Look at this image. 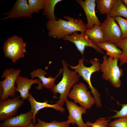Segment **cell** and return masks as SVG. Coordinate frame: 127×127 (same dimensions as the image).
<instances>
[{
  "instance_id": "obj_31",
  "label": "cell",
  "mask_w": 127,
  "mask_h": 127,
  "mask_svg": "<svg viewBox=\"0 0 127 127\" xmlns=\"http://www.w3.org/2000/svg\"><path fill=\"white\" fill-rule=\"evenodd\" d=\"M124 4L127 7V0H122Z\"/></svg>"
},
{
  "instance_id": "obj_24",
  "label": "cell",
  "mask_w": 127,
  "mask_h": 127,
  "mask_svg": "<svg viewBox=\"0 0 127 127\" xmlns=\"http://www.w3.org/2000/svg\"><path fill=\"white\" fill-rule=\"evenodd\" d=\"M115 44L119 49H122L123 52L119 59L120 65L127 63V38L120 40Z\"/></svg>"
},
{
  "instance_id": "obj_22",
  "label": "cell",
  "mask_w": 127,
  "mask_h": 127,
  "mask_svg": "<svg viewBox=\"0 0 127 127\" xmlns=\"http://www.w3.org/2000/svg\"><path fill=\"white\" fill-rule=\"evenodd\" d=\"M117 0H96L97 8L99 14H108Z\"/></svg>"
},
{
  "instance_id": "obj_7",
  "label": "cell",
  "mask_w": 127,
  "mask_h": 127,
  "mask_svg": "<svg viewBox=\"0 0 127 127\" xmlns=\"http://www.w3.org/2000/svg\"><path fill=\"white\" fill-rule=\"evenodd\" d=\"M91 93L88 91L86 85L79 82L73 86L68 97L74 100L75 103H78L86 110L89 109L95 104V99Z\"/></svg>"
},
{
  "instance_id": "obj_9",
  "label": "cell",
  "mask_w": 127,
  "mask_h": 127,
  "mask_svg": "<svg viewBox=\"0 0 127 127\" xmlns=\"http://www.w3.org/2000/svg\"><path fill=\"white\" fill-rule=\"evenodd\" d=\"M65 41H68L73 43L77 50L81 54L83 55L86 48L90 47L94 49L98 53L103 54V49L97 45L96 43L90 39L84 33L78 34L74 32L65 36L63 39Z\"/></svg>"
},
{
  "instance_id": "obj_20",
  "label": "cell",
  "mask_w": 127,
  "mask_h": 127,
  "mask_svg": "<svg viewBox=\"0 0 127 127\" xmlns=\"http://www.w3.org/2000/svg\"><path fill=\"white\" fill-rule=\"evenodd\" d=\"M108 14L112 17H123L127 19V7L122 0H117Z\"/></svg>"
},
{
  "instance_id": "obj_4",
  "label": "cell",
  "mask_w": 127,
  "mask_h": 127,
  "mask_svg": "<svg viewBox=\"0 0 127 127\" xmlns=\"http://www.w3.org/2000/svg\"><path fill=\"white\" fill-rule=\"evenodd\" d=\"M119 60L110 57H108L105 55L100 67L103 79L109 81L111 85L116 88H119L121 85L120 78L123 74V69L118 65Z\"/></svg>"
},
{
  "instance_id": "obj_25",
  "label": "cell",
  "mask_w": 127,
  "mask_h": 127,
  "mask_svg": "<svg viewBox=\"0 0 127 127\" xmlns=\"http://www.w3.org/2000/svg\"><path fill=\"white\" fill-rule=\"evenodd\" d=\"M45 1V0H29L28 3L31 13H39L40 10L44 9Z\"/></svg>"
},
{
  "instance_id": "obj_18",
  "label": "cell",
  "mask_w": 127,
  "mask_h": 127,
  "mask_svg": "<svg viewBox=\"0 0 127 127\" xmlns=\"http://www.w3.org/2000/svg\"><path fill=\"white\" fill-rule=\"evenodd\" d=\"M96 43L99 47L106 51L107 56L112 58L119 59L120 56L123 53V51L118 48L115 44L113 43L106 42H99Z\"/></svg>"
},
{
  "instance_id": "obj_8",
  "label": "cell",
  "mask_w": 127,
  "mask_h": 127,
  "mask_svg": "<svg viewBox=\"0 0 127 127\" xmlns=\"http://www.w3.org/2000/svg\"><path fill=\"white\" fill-rule=\"evenodd\" d=\"M100 26L104 33L105 42L115 44L121 39V30L114 17L107 15Z\"/></svg>"
},
{
  "instance_id": "obj_6",
  "label": "cell",
  "mask_w": 127,
  "mask_h": 127,
  "mask_svg": "<svg viewBox=\"0 0 127 127\" xmlns=\"http://www.w3.org/2000/svg\"><path fill=\"white\" fill-rule=\"evenodd\" d=\"M20 69L7 68L3 73L1 78L4 79L0 82V100H6L9 97H14L16 87L15 85L16 79L21 72Z\"/></svg>"
},
{
  "instance_id": "obj_2",
  "label": "cell",
  "mask_w": 127,
  "mask_h": 127,
  "mask_svg": "<svg viewBox=\"0 0 127 127\" xmlns=\"http://www.w3.org/2000/svg\"><path fill=\"white\" fill-rule=\"evenodd\" d=\"M63 66V76L61 80L52 89H50L53 94L59 93V100L56 102L63 107L66 100L71 88L77 83L79 76L75 71H71L68 68L69 64L64 60L62 61Z\"/></svg>"
},
{
  "instance_id": "obj_32",
  "label": "cell",
  "mask_w": 127,
  "mask_h": 127,
  "mask_svg": "<svg viewBox=\"0 0 127 127\" xmlns=\"http://www.w3.org/2000/svg\"><path fill=\"white\" fill-rule=\"evenodd\" d=\"M106 127H109L108 126H107Z\"/></svg>"
},
{
  "instance_id": "obj_23",
  "label": "cell",
  "mask_w": 127,
  "mask_h": 127,
  "mask_svg": "<svg viewBox=\"0 0 127 127\" xmlns=\"http://www.w3.org/2000/svg\"><path fill=\"white\" fill-rule=\"evenodd\" d=\"M37 122L34 124L35 127H70V124L66 121L58 122L54 120L50 123H47L38 118Z\"/></svg>"
},
{
  "instance_id": "obj_15",
  "label": "cell",
  "mask_w": 127,
  "mask_h": 127,
  "mask_svg": "<svg viewBox=\"0 0 127 127\" xmlns=\"http://www.w3.org/2000/svg\"><path fill=\"white\" fill-rule=\"evenodd\" d=\"M33 113L30 111L21 113L3 121L0 127H26L32 122Z\"/></svg>"
},
{
  "instance_id": "obj_16",
  "label": "cell",
  "mask_w": 127,
  "mask_h": 127,
  "mask_svg": "<svg viewBox=\"0 0 127 127\" xmlns=\"http://www.w3.org/2000/svg\"><path fill=\"white\" fill-rule=\"evenodd\" d=\"M31 106V110L33 113L32 122L34 124L36 123V116L39 111L44 108H52L59 111L61 113L65 111L64 108L63 107L60 106L58 103L51 104L48 103V101L45 100L43 102H38L34 99L31 93H30L29 96L28 98Z\"/></svg>"
},
{
  "instance_id": "obj_14",
  "label": "cell",
  "mask_w": 127,
  "mask_h": 127,
  "mask_svg": "<svg viewBox=\"0 0 127 127\" xmlns=\"http://www.w3.org/2000/svg\"><path fill=\"white\" fill-rule=\"evenodd\" d=\"M28 1L26 0H17L11 10L4 14L7 15V16L1 20H7L9 18L18 19L21 17L32 18V14L30 12Z\"/></svg>"
},
{
  "instance_id": "obj_10",
  "label": "cell",
  "mask_w": 127,
  "mask_h": 127,
  "mask_svg": "<svg viewBox=\"0 0 127 127\" xmlns=\"http://www.w3.org/2000/svg\"><path fill=\"white\" fill-rule=\"evenodd\" d=\"M24 103V100L19 95L0 100V121H4L15 115Z\"/></svg>"
},
{
  "instance_id": "obj_13",
  "label": "cell",
  "mask_w": 127,
  "mask_h": 127,
  "mask_svg": "<svg viewBox=\"0 0 127 127\" xmlns=\"http://www.w3.org/2000/svg\"><path fill=\"white\" fill-rule=\"evenodd\" d=\"M95 0H77L76 2L83 9L86 14L87 23L86 24L87 29L92 28L95 24L100 25L101 23L95 13Z\"/></svg>"
},
{
  "instance_id": "obj_1",
  "label": "cell",
  "mask_w": 127,
  "mask_h": 127,
  "mask_svg": "<svg viewBox=\"0 0 127 127\" xmlns=\"http://www.w3.org/2000/svg\"><path fill=\"white\" fill-rule=\"evenodd\" d=\"M64 18L68 21L58 19L57 20H48L47 21L46 27L49 36L58 39H63L77 31L84 33L87 29L86 24L81 19L68 16H65Z\"/></svg>"
},
{
  "instance_id": "obj_3",
  "label": "cell",
  "mask_w": 127,
  "mask_h": 127,
  "mask_svg": "<svg viewBox=\"0 0 127 127\" xmlns=\"http://www.w3.org/2000/svg\"><path fill=\"white\" fill-rule=\"evenodd\" d=\"M84 58L83 57L79 60L78 64L75 66L69 65L68 66L72 69L77 72L79 76H81L88 84L90 89L91 92L95 100V104L99 108L102 106L101 99V95L97 89L93 86L91 82V76L94 72L100 71L101 64L99 60L97 58L90 60L88 62L92 65L90 67L85 66L83 62Z\"/></svg>"
},
{
  "instance_id": "obj_29",
  "label": "cell",
  "mask_w": 127,
  "mask_h": 127,
  "mask_svg": "<svg viewBox=\"0 0 127 127\" xmlns=\"http://www.w3.org/2000/svg\"><path fill=\"white\" fill-rule=\"evenodd\" d=\"M122 108L119 111H113L115 113V114L108 118L110 119H117L119 118L124 117L127 118V104H120Z\"/></svg>"
},
{
  "instance_id": "obj_12",
  "label": "cell",
  "mask_w": 127,
  "mask_h": 127,
  "mask_svg": "<svg viewBox=\"0 0 127 127\" xmlns=\"http://www.w3.org/2000/svg\"><path fill=\"white\" fill-rule=\"evenodd\" d=\"M17 85L16 92H19L22 99L24 100L28 99L30 95L29 91L32 85L35 83H37L38 86L36 87L37 90L42 89L43 86L41 81L39 79H30L27 77L19 75L16 81Z\"/></svg>"
},
{
  "instance_id": "obj_27",
  "label": "cell",
  "mask_w": 127,
  "mask_h": 127,
  "mask_svg": "<svg viewBox=\"0 0 127 127\" xmlns=\"http://www.w3.org/2000/svg\"><path fill=\"white\" fill-rule=\"evenodd\" d=\"M110 119L107 118L102 117L97 119L94 123L88 121L86 124L88 127H106L110 122Z\"/></svg>"
},
{
  "instance_id": "obj_21",
  "label": "cell",
  "mask_w": 127,
  "mask_h": 127,
  "mask_svg": "<svg viewBox=\"0 0 127 127\" xmlns=\"http://www.w3.org/2000/svg\"><path fill=\"white\" fill-rule=\"evenodd\" d=\"M62 0H45L43 14L50 20H56L54 15L55 7Z\"/></svg>"
},
{
  "instance_id": "obj_19",
  "label": "cell",
  "mask_w": 127,
  "mask_h": 127,
  "mask_svg": "<svg viewBox=\"0 0 127 127\" xmlns=\"http://www.w3.org/2000/svg\"><path fill=\"white\" fill-rule=\"evenodd\" d=\"M84 33L95 43L105 42L103 33L98 24H95L92 28L86 29Z\"/></svg>"
},
{
  "instance_id": "obj_5",
  "label": "cell",
  "mask_w": 127,
  "mask_h": 127,
  "mask_svg": "<svg viewBox=\"0 0 127 127\" xmlns=\"http://www.w3.org/2000/svg\"><path fill=\"white\" fill-rule=\"evenodd\" d=\"M26 43L22 38L13 35L4 42L3 51L5 57L9 58L14 63L20 58H24L26 53Z\"/></svg>"
},
{
  "instance_id": "obj_11",
  "label": "cell",
  "mask_w": 127,
  "mask_h": 127,
  "mask_svg": "<svg viewBox=\"0 0 127 127\" xmlns=\"http://www.w3.org/2000/svg\"><path fill=\"white\" fill-rule=\"evenodd\" d=\"M65 103L69 112L67 122L69 124H76L78 127H88L84 123L82 118V115L86 113V110L67 99Z\"/></svg>"
},
{
  "instance_id": "obj_17",
  "label": "cell",
  "mask_w": 127,
  "mask_h": 127,
  "mask_svg": "<svg viewBox=\"0 0 127 127\" xmlns=\"http://www.w3.org/2000/svg\"><path fill=\"white\" fill-rule=\"evenodd\" d=\"M63 68L59 69L58 74L54 78L52 76L48 77H45V75H47V72L41 69H37L33 70L30 73L31 77L33 79L36 77H38L42 82L43 87L49 89L53 88L55 86V81L57 78L63 73Z\"/></svg>"
},
{
  "instance_id": "obj_30",
  "label": "cell",
  "mask_w": 127,
  "mask_h": 127,
  "mask_svg": "<svg viewBox=\"0 0 127 127\" xmlns=\"http://www.w3.org/2000/svg\"><path fill=\"white\" fill-rule=\"evenodd\" d=\"M26 127H35L34 124H33L32 122L29 125Z\"/></svg>"
},
{
  "instance_id": "obj_28",
  "label": "cell",
  "mask_w": 127,
  "mask_h": 127,
  "mask_svg": "<svg viewBox=\"0 0 127 127\" xmlns=\"http://www.w3.org/2000/svg\"><path fill=\"white\" fill-rule=\"evenodd\" d=\"M109 127H127V118L121 117L111 122L108 125Z\"/></svg>"
},
{
  "instance_id": "obj_26",
  "label": "cell",
  "mask_w": 127,
  "mask_h": 127,
  "mask_svg": "<svg viewBox=\"0 0 127 127\" xmlns=\"http://www.w3.org/2000/svg\"><path fill=\"white\" fill-rule=\"evenodd\" d=\"M114 18L119 25L122 33L121 39L127 38V19L121 17H116Z\"/></svg>"
}]
</instances>
